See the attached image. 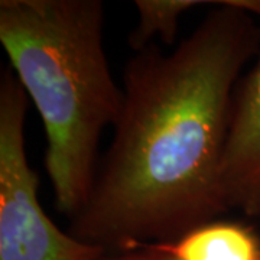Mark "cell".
<instances>
[{"instance_id": "6da1fadb", "label": "cell", "mask_w": 260, "mask_h": 260, "mask_svg": "<svg viewBox=\"0 0 260 260\" xmlns=\"http://www.w3.org/2000/svg\"><path fill=\"white\" fill-rule=\"evenodd\" d=\"M175 51L148 45L124 73L116 133L70 234L106 251L174 242L227 211L220 194L233 94L260 51L249 12L218 2Z\"/></svg>"}, {"instance_id": "7a4b0ae2", "label": "cell", "mask_w": 260, "mask_h": 260, "mask_svg": "<svg viewBox=\"0 0 260 260\" xmlns=\"http://www.w3.org/2000/svg\"><path fill=\"white\" fill-rule=\"evenodd\" d=\"M99 0H2L0 42L47 132L45 165L56 208L71 220L93 191L103 130L123 91L103 48Z\"/></svg>"}, {"instance_id": "3957f363", "label": "cell", "mask_w": 260, "mask_h": 260, "mask_svg": "<svg viewBox=\"0 0 260 260\" xmlns=\"http://www.w3.org/2000/svg\"><path fill=\"white\" fill-rule=\"evenodd\" d=\"M28 95L12 68L0 77V260H99L107 251L62 233L38 201L23 124Z\"/></svg>"}, {"instance_id": "277c9868", "label": "cell", "mask_w": 260, "mask_h": 260, "mask_svg": "<svg viewBox=\"0 0 260 260\" xmlns=\"http://www.w3.org/2000/svg\"><path fill=\"white\" fill-rule=\"evenodd\" d=\"M220 194L227 210L260 215V51L233 94L220 164Z\"/></svg>"}, {"instance_id": "5b68a950", "label": "cell", "mask_w": 260, "mask_h": 260, "mask_svg": "<svg viewBox=\"0 0 260 260\" xmlns=\"http://www.w3.org/2000/svg\"><path fill=\"white\" fill-rule=\"evenodd\" d=\"M146 244L175 260H260V236L240 221L214 220L174 242Z\"/></svg>"}, {"instance_id": "8992f818", "label": "cell", "mask_w": 260, "mask_h": 260, "mask_svg": "<svg viewBox=\"0 0 260 260\" xmlns=\"http://www.w3.org/2000/svg\"><path fill=\"white\" fill-rule=\"evenodd\" d=\"M136 8L139 10V25L130 34L129 45L136 52L150 45L149 41L153 35L172 45L177 37L178 23L181 15L205 2L195 0H136Z\"/></svg>"}, {"instance_id": "52a82bcc", "label": "cell", "mask_w": 260, "mask_h": 260, "mask_svg": "<svg viewBox=\"0 0 260 260\" xmlns=\"http://www.w3.org/2000/svg\"><path fill=\"white\" fill-rule=\"evenodd\" d=\"M143 250H126V251H113L103 254L99 260H175L164 251L156 250L150 244L140 246Z\"/></svg>"}, {"instance_id": "ba28073f", "label": "cell", "mask_w": 260, "mask_h": 260, "mask_svg": "<svg viewBox=\"0 0 260 260\" xmlns=\"http://www.w3.org/2000/svg\"><path fill=\"white\" fill-rule=\"evenodd\" d=\"M230 5L249 12L254 18L260 19V0H227Z\"/></svg>"}]
</instances>
